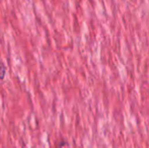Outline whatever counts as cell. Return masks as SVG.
<instances>
[{
    "instance_id": "cell-2",
    "label": "cell",
    "mask_w": 149,
    "mask_h": 148,
    "mask_svg": "<svg viewBox=\"0 0 149 148\" xmlns=\"http://www.w3.org/2000/svg\"><path fill=\"white\" fill-rule=\"evenodd\" d=\"M57 148H72L70 146V144H69L67 141L65 140H61L59 143H58L57 145Z\"/></svg>"
},
{
    "instance_id": "cell-1",
    "label": "cell",
    "mask_w": 149,
    "mask_h": 148,
    "mask_svg": "<svg viewBox=\"0 0 149 148\" xmlns=\"http://www.w3.org/2000/svg\"><path fill=\"white\" fill-rule=\"evenodd\" d=\"M6 74V66L3 62L0 60V80H3Z\"/></svg>"
}]
</instances>
